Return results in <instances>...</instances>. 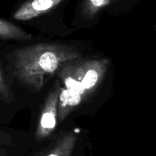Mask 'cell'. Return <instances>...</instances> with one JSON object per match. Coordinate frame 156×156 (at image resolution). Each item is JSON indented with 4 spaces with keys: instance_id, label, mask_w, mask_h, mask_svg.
Returning a JSON list of instances; mask_svg holds the SVG:
<instances>
[{
    "instance_id": "6da1fadb",
    "label": "cell",
    "mask_w": 156,
    "mask_h": 156,
    "mask_svg": "<svg viewBox=\"0 0 156 156\" xmlns=\"http://www.w3.org/2000/svg\"><path fill=\"white\" fill-rule=\"evenodd\" d=\"M80 57V51L73 46L56 43L33 44L13 52V73L22 85L38 92L48 78L65 64Z\"/></svg>"
},
{
    "instance_id": "7a4b0ae2",
    "label": "cell",
    "mask_w": 156,
    "mask_h": 156,
    "mask_svg": "<svg viewBox=\"0 0 156 156\" xmlns=\"http://www.w3.org/2000/svg\"><path fill=\"white\" fill-rule=\"evenodd\" d=\"M109 65V60H75L64 64L58 76L64 87L80 94L83 100L89 97L101 83Z\"/></svg>"
},
{
    "instance_id": "3957f363",
    "label": "cell",
    "mask_w": 156,
    "mask_h": 156,
    "mask_svg": "<svg viewBox=\"0 0 156 156\" xmlns=\"http://www.w3.org/2000/svg\"><path fill=\"white\" fill-rule=\"evenodd\" d=\"M61 87L59 80H57L51 91L46 97L34 136L37 142L48 138L55 129L58 121V104Z\"/></svg>"
},
{
    "instance_id": "277c9868",
    "label": "cell",
    "mask_w": 156,
    "mask_h": 156,
    "mask_svg": "<svg viewBox=\"0 0 156 156\" xmlns=\"http://www.w3.org/2000/svg\"><path fill=\"white\" fill-rule=\"evenodd\" d=\"M64 0H28L22 4L13 15V19L28 21L49 12L58 7Z\"/></svg>"
},
{
    "instance_id": "5b68a950",
    "label": "cell",
    "mask_w": 156,
    "mask_h": 156,
    "mask_svg": "<svg viewBox=\"0 0 156 156\" xmlns=\"http://www.w3.org/2000/svg\"><path fill=\"white\" fill-rule=\"evenodd\" d=\"M83 99L81 96L75 91L61 87L58 104V119L63 122L72 111L74 110Z\"/></svg>"
},
{
    "instance_id": "8992f818",
    "label": "cell",
    "mask_w": 156,
    "mask_h": 156,
    "mask_svg": "<svg viewBox=\"0 0 156 156\" xmlns=\"http://www.w3.org/2000/svg\"><path fill=\"white\" fill-rule=\"evenodd\" d=\"M77 138L73 131L67 132L58 138L42 156H70Z\"/></svg>"
},
{
    "instance_id": "52a82bcc",
    "label": "cell",
    "mask_w": 156,
    "mask_h": 156,
    "mask_svg": "<svg viewBox=\"0 0 156 156\" xmlns=\"http://www.w3.org/2000/svg\"><path fill=\"white\" fill-rule=\"evenodd\" d=\"M0 38L30 41L32 39V36L14 24L0 19Z\"/></svg>"
},
{
    "instance_id": "ba28073f",
    "label": "cell",
    "mask_w": 156,
    "mask_h": 156,
    "mask_svg": "<svg viewBox=\"0 0 156 156\" xmlns=\"http://www.w3.org/2000/svg\"><path fill=\"white\" fill-rule=\"evenodd\" d=\"M111 2L112 0H85L82 9L83 14L86 17L92 19Z\"/></svg>"
},
{
    "instance_id": "9c48e42d",
    "label": "cell",
    "mask_w": 156,
    "mask_h": 156,
    "mask_svg": "<svg viewBox=\"0 0 156 156\" xmlns=\"http://www.w3.org/2000/svg\"><path fill=\"white\" fill-rule=\"evenodd\" d=\"M0 99L6 103H9L14 100L12 94L10 92L9 88L5 82L1 70H0Z\"/></svg>"
}]
</instances>
